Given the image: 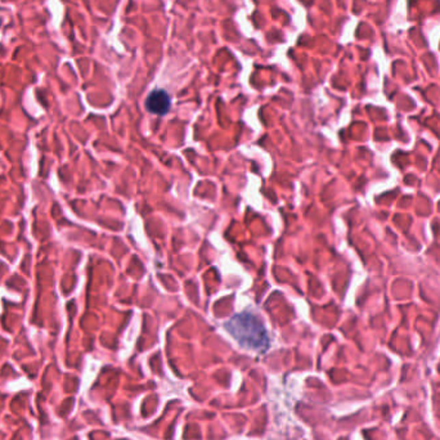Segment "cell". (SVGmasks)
Returning a JSON list of instances; mask_svg holds the SVG:
<instances>
[{
  "mask_svg": "<svg viewBox=\"0 0 440 440\" xmlns=\"http://www.w3.org/2000/svg\"><path fill=\"white\" fill-rule=\"evenodd\" d=\"M227 331L231 333L238 344L246 349L264 352L269 345L267 330L261 321L254 314L241 313L232 317L226 323Z\"/></svg>",
  "mask_w": 440,
  "mask_h": 440,
  "instance_id": "cell-1",
  "label": "cell"
},
{
  "mask_svg": "<svg viewBox=\"0 0 440 440\" xmlns=\"http://www.w3.org/2000/svg\"><path fill=\"white\" fill-rule=\"evenodd\" d=\"M170 106H172V98L168 92L162 89H156L151 92L150 96L146 101V108L148 109V112L157 116L166 115L170 109Z\"/></svg>",
  "mask_w": 440,
  "mask_h": 440,
  "instance_id": "cell-2",
  "label": "cell"
}]
</instances>
